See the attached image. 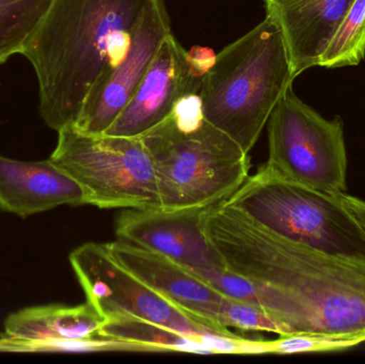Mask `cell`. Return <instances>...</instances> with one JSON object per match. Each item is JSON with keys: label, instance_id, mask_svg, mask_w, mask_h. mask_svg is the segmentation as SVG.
Listing matches in <instances>:
<instances>
[{"label": "cell", "instance_id": "obj_1", "mask_svg": "<svg viewBox=\"0 0 365 364\" xmlns=\"http://www.w3.org/2000/svg\"><path fill=\"white\" fill-rule=\"evenodd\" d=\"M202 224L227 269L251 280L287 333H365V260L336 256L270 232L222 202Z\"/></svg>", "mask_w": 365, "mask_h": 364}, {"label": "cell", "instance_id": "obj_2", "mask_svg": "<svg viewBox=\"0 0 365 364\" xmlns=\"http://www.w3.org/2000/svg\"><path fill=\"white\" fill-rule=\"evenodd\" d=\"M151 0H53L21 55L34 66L51 130L76 123L96 81L128 55Z\"/></svg>", "mask_w": 365, "mask_h": 364}, {"label": "cell", "instance_id": "obj_3", "mask_svg": "<svg viewBox=\"0 0 365 364\" xmlns=\"http://www.w3.org/2000/svg\"><path fill=\"white\" fill-rule=\"evenodd\" d=\"M294 76L282 28L268 12L223 48L202 83L205 119L249 153Z\"/></svg>", "mask_w": 365, "mask_h": 364}, {"label": "cell", "instance_id": "obj_4", "mask_svg": "<svg viewBox=\"0 0 365 364\" xmlns=\"http://www.w3.org/2000/svg\"><path fill=\"white\" fill-rule=\"evenodd\" d=\"M147 147L164 211L206 209L231 197L249 177V153L206 119L169 117L139 137Z\"/></svg>", "mask_w": 365, "mask_h": 364}, {"label": "cell", "instance_id": "obj_5", "mask_svg": "<svg viewBox=\"0 0 365 364\" xmlns=\"http://www.w3.org/2000/svg\"><path fill=\"white\" fill-rule=\"evenodd\" d=\"M223 204L270 232L336 256L365 260V233L339 200L268 172L263 166Z\"/></svg>", "mask_w": 365, "mask_h": 364}, {"label": "cell", "instance_id": "obj_6", "mask_svg": "<svg viewBox=\"0 0 365 364\" xmlns=\"http://www.w3.org/2000/svg\"><path fill=\"white\" fill-rule=\"evenodd\" d=\"M51 160L83 188L98 209H162L151 156L140 138L58 132Z\"/></svg>", "mask_w": 365, "mask_h": 364}, {"label": "cell", "instance_id": "obj_7", "mask_svg": "<svg viewBox=\"0 0 365 364\" xmlns=\"http://www.w3.org/2000/svg\"><path fill=\"white\" fill-rule=\"evenodd\" d=\"M268 172L319 192H346L347 154L343 122L327 120L289 88L268 120Z\"/></svg>", "mask_w": 365, "mask_h": 364}, {"label": "cell", "instance_id": "obj_8", "mask_svg": "<svg viewBox=\"0 0 365 364\" xmlns=\"http://www.w3.org/2000/svg\"><path fill=\"white\" fill-rule=\"evenodd\" d=\"M70 262L87 303L105 321L130 316L168 327L182 335L217 333L182 313L120 264L106 244L79 246L70 254Z\"/></svg>", "mask_w": 365, "mask_h": 364}, {"label": "cell", "instance_id": "obj_9", "mask_svg": "<svg viewBox=\"0 0 365 364\" xmlns=\"http://www.w3.org/2000/svg\"><path fill=\"white\" fill-rule=\"evenodd\" d=\"M170 33L164 0H151L137 24L128 55L115 70L96 81L72 126L88 134H104L138 89L160 44Z\"/></svg>", "mask_w": 365, "mask_h": 364}, {"label": "cell", "instance_id": "obj_10", "mask_svg": "<svg viewBox=\"0 0 365 364\" xmlns=\"http://www.w3.org/2000/svg\"><path fill=\"white\" fill-rule=\"evenodd\" d=\"M204 209H125L118 217L115 235L175 261L206 281L227 265L204 232Z\"/></svg>", "mask_w": 365, "mask_h": 364}, {"label": "cell", "instance_id": "obj_11", "mask_svg": "<svg viewBox=\"0 0 365 364\" xmlns=\"http://www.w3.org/2000/svg\"><path fill=\"white\" fill-rule=\"evenodd\" d=\"M104 321L88 303L27 308L6 318L0 350H132L128 342L98 335Z\"/></svg>", "mask_w": 365, "mask_h": 364}, {"label": "cell", "instance_id": "obj_12", "mask_svg": "<svg viewBox=\"0 0 365 364\" xmlns=\"http://www.w3.org/2000/svg\"><path fill=\"white\" fill-rule=\"evenodd\" d=\"M113 258L192 320L220 335L233 337L223 325L227 296L175 261L117 239L106 244Z\"/></svg>", "mask_w": 365, "mask_h": 364}, {"label": "cell", "instance_id": "obj_13", "mask_svg": "<svg viewBox=\"0 0 365 364\" xmlns=\"http://www.w3.org/2000/svg\"><path fill=\"white\" fill-rule=\"evenodd\" d=\"M188 93L200 92L189 80L186 51L170 33L160 44L138 89L104 134L139 138L167 119L175 103Z\"/></svg>", "mask_w": 365, "mask_h": 364}, {"label": "cell", "instance_id": "obj_14", "mask_svg": "<svg viewBox=\"0 0 365 364\" xmlns=\"http://www.w3.org/2000/svg\"><path fill=\"white\" fill-rule=\"evenodd\" d=\"M63 204H86L85 194L51 158L21 162L0 155V209L26 218Z\"/></svg>", "mask_w": 365, "mask_h": 364}, {"label": "cell", "instance_id": "obj_15", "mask_svg": "<svg viewBox=\"0 0 365 364\" xmlns=\"http://www.w3.org/2000/svg\"><path fill=\"white\" fill-rule=\"evenodd\" d=\"M355 0H269L266 2L280 23L294 76L319 66L339 26Z\"/></svg>", "mask_w": 365, "mask_h": 364}, {"label": "cell", "instance_id": "obj_16", "mask_svg": "<svg viewBox=\"0 0 365 364\" xmlns=\"http://www.w3.org/2000/svg\"><path fill=\"white\" fill-rule=\"evenodd\" d=\"M98 335L105 339L143 346L148 352L214 355L207 344V335H182L168 327L135 316H118L104 321Z\"/></svg>", "mask_w": 365, "mask_h": 364}, {"label": "cell", "instance_id": "obj_17", "mask_svg": "<svg viewBox=\"0 0 365 364\" xmlns=\"http://www.w3.org/2000/svg\"><path fill=\"white\" fill-rule=\"evenodd\" d=\"M53 0H0V64L21 53Z\"/></svg>", "mask_w": 365, "mask_h": 364}, {"label": "cell", "instance_id": "obj_18", "mask_svg": "<svg viewBox=\"0 0 365 364\" xmlns=\"http://www.w3.org/2000/svg\"><path fill=\"white\" fill-rule=\"evenodd\" d=\"M365 57V0H355L324 51L319 66H357Z\"/></svg>", "mask_w": 365, "mask_h": 364}, {"label": "cell", "instance_id": "obj_19", "mask_svg": "<svg viewBox=\"0 0 365 364\" xmlns=\"http://www.w3.org/2000/svg\"><path fill=\"white\" fill-rule=\"evenodd\" d=\"M364 342V333H295L280 336L274 341H266V344L267 354L292 355L349 350Z\"/></svg>", "mask_w": 365, "mask_h": 364}, {"label": "cell", "instance_id": "obj_20", "mask_svg": "<svg viewBox=\"0 0 365 364\" xmlns=\"http://www.w3.org/2000/svg\"><path fill=\"white\" fill-rule=\"evenodd\" d=\"M223 325L225 328L240 329L246 331H267L279 336L289 335L287 328L274 316L259 306L227 297Z\"/></svg>", "mask_w": 365, "mask_h": 364}, {"label": "cell", "instance_id": "obj_21", "mask_svg": "<svg viewBox=\"0 0 365 364\" xmlns=\"http://www.w3.org/2000/svg\"><path fill=\"white\" fill-rule=\"evenodd\" d=\"M216 53L206 47L193 46L186 51V66L189 80L197 91H201L202 83L216 62Z\"/></svg>", "mask_w": 365, "mask_h": 364}, {"label": "cell", "instance_id": "obj_22", "mask_svg": "<svg viewBox=\"0 0 365 364\" xmlns=\"http://www.w3.org/2000/svg\"><path fill=\"white\" fill-rule=\"evenodd\" d=\"M338 198L365 233V201L357 197L351 196L346 192L339 194Z\"/></svg>", "mask_w": 365, "mask_h": 364}, {"label": "cell", "instance_id": "obj_23", "mask_svg": "<svg viewBox=\"0 0 365 364\" xmlns=\"http://www.w3.org/2000/svg\"><path fill=\"white\" fill-rule=\"evenodd\" d=\"M264 1L267 2L269 1V0H264Z\"/></svg>", "mask_w": 365, "mask_h": 364}]
</instances>
